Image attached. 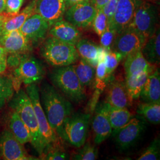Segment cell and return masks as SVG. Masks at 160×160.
<instances>
[{"mask_svg":"<svg viewBox=\"0 0 160 160\" xmlns=\"http://www.w3.org/2000/svg\"><path fill=\"white\" fill-rule=\"evenodd\" d=\"M137 113L149 122L158 125L160 123V103H145L138 104Z\"/></svg>","mask_w":160,"mask_h":160,"instance_id":"f1b7e54d","label":"cell"},{"mask_svg":"<svg viewBox=\"0 0 160 160\" xmlns=\"http://www.w3.org/2000/svg\"><path fill=\"white\" fill-rule=\"evenodd\" d=\"M51 26L38 14L29 17L19 29L32 45H36L45 39Z\"/></svg>","mask_w":160,"mask_h":160,"instance_id":"7c38bea8","label":"cell"},{"mask_svg":"<svg viewBox=\"0 0 160 160\" xmlns=\"http://www.w3.org/2000/svg\"><path fill=\"white\" fill-rule=\"evenodd\" d=\"M39 96L42 107L50 126L58 137L63 140V124L72 114L71 103L55 87L47 82L42 84Z\"/></svg>","mask_w":160,"mask_h":160,"instance_id":"6da1fadb","label":"cell"},{"mask_svg":"<svg viewBox=\"0 0 160 160\" xmlns=\"http://www.w3.org/2000/svg\"><path fill=\"white\" fill-rule=\"evenodd\" d=\"M0 155L6 160H33L10 131L6 130L0 135Z\"/></svg>","mask_w":160,"mask_h":160,"instance_id":"4fadbf2b","label":"cell"},{"mask_svg":"<svg viewBox=\"0 0 160 160\" xmlns=\"http://www.w3.org/2000/svg\"><path fill=\"white\" fill-rule=\"evenodd\" d=\"M9 106L19 115L31 135L32 146L41 155L44 148L42 141L40 131L32 102L27 92L22 89L18 90L9 101Z\"/></svg>","mask_w":160,"mask_h":160,"instance_id":"7a4b0ae2","label":"cell"},{"mask_svg":"<svg viewBox=\"0 0 160 160\" xmlns=\"http://www.w3.org/2000/svg\"><path fill=\"white\" fill-rule=\"evenodd\" d=\"M118 1L119 0H109L102 8L104 13L107 17L108 25L112 23L113 20Z\"/></svg>","mask_w":160,"mask_h":160,"instance_id":"74e56055","label":"cell"},{"mask_svg":"<svg viewBox=\"0 0 160 160\" xmlns=\"http://www.w3.org/2000/svg\"><path fill=\"white\" fill-rule=\"evenodd\" d=\"M146 41L141 34L129 26L117 34L112 51L119 53L125 59L132 53L141 51Z\"/></svg>","mask_w":160,"mask_h":160,"instance_id":"30bf717a","label":"cell"},{"mask_svg":"<svg viewBox=\"0 0 160 160\" xmlns=\"http://www.w3.org/2000/svg\"><path fill=\"white\" fill-rule=\"evenodd\" d=\"M0 45L11 54H28L32 49V45L20 30L0 33Z\"/></svg>","mask_w":160,"mask_h":160,"instance_id":"2e32d148","label":"cell"},{"mask_svg":"<svg viewBox=\"0 0 160 160\" xmlns=\"http://www.w3.org/2000/svg\"><path fill=\"white\" fill-rule=\"evenodd\" d=\"M48 33L49 36L73 45H75L82 35L79 29L63 19L54 23Z\"/></svg>","mask_w":160,"mask_h":160,"instance_id":"ac0fdd59","label":"cell"},{"mask_svg":"<svg viewBox=\"0 0 160 160\" xmlns=\"http://www.w3.org/2000/svg\"><path fill=\"white\" fill-rule=\"evenodd\" d=\"M24 0H7L6 4V12L11 14L18 13L23 4Z\"/></svg>","mask_w":160,"mask_h":160,"instance_id":"f35d334b","label":"cell"},{"mask_svg":"<svg viewBox=\"0 0 160 160\" xmlns=\"http://www.w3.org/2000/svg\"><path fill=\"white\" fill-rule=\"evenodd\" d=\"M144 58L149 63L156 65L160 63V29L157 28L152 36L145 42L141 49Z\"/></svg>","mask_w":160,"mask_h":160,"instance_id":"603a6c76","label":"cell"},{"mask_svg":"<svg viewBox=\"0 0 160 160\" xmlns=\"http://www.w3.org/2000/svg\"><path fill=\"white\" fill-rule=\"evenodd\" d=\"M91 114L84 113L71 114L63 124V140L76 148L86 143Z\"/></svg>","mask_w":160,"mask_h":160,"instance_id":"52a82bcc","label":"cell"},{"mask_svg":"<svg viewBox=\"0 0 160 160\" xmlns=\"http://www.w3.org/2000/svg\"><path fill=\"white\" fill-rule=\"evenodd\" d=\"M124 68L126 77L136 75L144 72H152L155 69V65L147 61L141 51L135 52L128 55L125 58Z\"/></svg>","mask_w":160,"mask_h":160,"instance_id":"ffe728a7","label":"cell"},{"mask_svg":"<svg viewBox=\"0 0 160 160\" xmlns=\"http://www.w3.org/2000/svg\"><path fill=\"white\" fill-rule=\"evenodd\" d=\"M35 0H32L22 12L8 18L0 27V33L19 30L25 21L34 14Z\"/></svg>","mask_w":160,"mask_h":160,"instance_id":"7402d4cb","label":"cell"},{"mask_svg":"<svg viewBox=\"0 0 160 160\" xmlns=\"http://www.w3.org/2000/svg\"><path fill=\"white\" fill-rule=\"evenodd\" d=\"M66 9L65 0H35L34 14H39L51 27L63 19Z\"/></svg>","mask_w":160,"mask_h":160,"instance_id":"5bb4252c","label":"cell"},{"mask_svg":"<svg viewBox=\"0 0 160 160\" xmlns=\"http://www.w3.org/2000/svg\"><path fill=\"white\" fill-rule=\"evenodd\" d=\"M157 7L147 0H138L134 16L129 26L147 40L157 29Z\"/></svg>","mask_w":160,"mask_h":160,"instance_id":"5b68a950","label":"cell"},{"mask_svg":"<svg viewBox=\"0 0 160 160\" xmlns=\"http://www.w3.org/2000/svg\"><path fill=\"white\" fill-rule=\"evenodd\" d=\"M108 19L102 8H98L94 20L92 23V26L95 33L100 36L108 28Z\"/></svg>","mask_w":160,"mask_h":160,"instance_id":"d6a6232c","label":"cell"},{"mask_svg":"<svg viewBox=\"0 0 160 160\" xmlns=\"http://www.w3.org/2000/svg\"><path fill=\"white\" fill-rule=\"evenodd\" d=\"M15 15V14H11L9 13H7L6 12H3L0 13V27L2 26V24L4 23V22L7 20L8 18L12 17V16Z\"/></svg>","mask_w":160,"mask_h":160,"instance_id":"7bdbcfd3","label":"cell"},{"mask_svg":"<svg viewBox=\"0 0 160 160\" xmlns=\"http://www.w3.org/2000/svg\"><path fill=\"white\" fill-rule=\"evenodd\" d=\"M95 81L96 87L100 90H103L106 85V81L110 76L108 74L107 68L104 62H99L96 67Z\"/></svg>","mask_w":160,"mask_h":160,"instance_id":"d590c367","label":"cell"},{"mask_svg":"<svg viewBox=\"0 0 160 160\" xmlns=\"http://www.w3.org/2000/svg\"><path fill=\"white\" fill-rule=\"evenodd\" d=\"M107 108L109 121L113 131H116L122 126H124L133 118V114L127 108L112 107L108 103Z\"/></svg>","mask_w":160,"mask_h":160,"instance_id":"4316f807","label":"cell"},{"mask_svg":"<svg viewBox=\"0 0 160 160\" xmlns=\"http://www.w3.org/2000/svg\"><path fill=\"white\" fill-rule=\"evenodd\" d=\"M9 126L10 131L22 144L31 142L32 138L29 129L14 110L10 114Z\"/></svg>","mask_w":160,"mask_h":160,"instance_id":"cb8c5ba5","label":"cell"},{"mask_svg":"<svg viewBox=\"0 0 160 160\" xmlns=\"http://www.w3.org/2000/svg\"><path fill=\"white\" fill-rule=\"evenodd\" d=\"M142 119L133 118L126 125L112 132L117 147L121 150H126L137 143L146 128Z\"/></svg>","mask_w":160,"mask_h":160,"instance_id":"ba28073f","label":"cell"},{"mask_svg":"<svg viewBox=\"0 0 160 160\" xmlns=\"http://www.w3.org/2000/svg\"><path fill=\"white\" fill-rule=\"evenodd\" d=\"M14 85L12 79L0 75V108L5 106L14 95Z\"/></svg>","mask_w":160,"mask_h":160,"instance_id":"f546056e","label":"cell"},{"mask_svg":"<svg viewBox=\"0 0 160 160\" xmlns=\"http://www.w3.org/2000/svg\"><path fill=\"white\" fill-rule=\"evenodd\" d=\"M26 92L30 98L34 109L44 151L47 148L52 145L59 143V139H61L52 129L46 118V115L40 103L39 88L37 84L34 83L28 85Z\"/></svg>","mask_w":160,"mask_h":160,"instance_id":"8992f818","label":"cell"},{"mask_svg":"<svg viewBox=\"0 0 160 160\" xmlns=\"http://www.w3.org/2000/svg\"><path fill=\"white\" fill-rule=\"evenodd\" d=\"M75 71L81 86L86 89L93 84L95 80L96 69L83 59L74 65Z\"/></svg>","mask_w":160,"mask_h":160,"instance_id":"83f0119b","label":"cell"},{"mask_svg":"<svg viewBox=\"0 0 160 160\" xmlns=\"http://www.w3.org/2000/svg\"><path fill=\"white\" fill-rule=\"evenodd\" d=\"M139 97L145 103H160V69L155 68L149 74Z\"/></svg>","mask_w":160,"mask_h":160,"instance_id":"44dd1931","label":"cell"},{"mask_svg":"<svg viewBox=\"0 0 160 160\" xmlns=\"http://www.w3.org/2000/svg\"><path fill=\"white\" fill-rule=\"evenodd\" d=\"M124 58L122 55L117 52L108 51L104 59V63L107 68V72L110 76L118 67L120 62Z\"/></svg>","mask_w":160,"mask_h":160,"instance_id":"e575fe53","label":"cell"},{"mask_svg":"<svg viewBox=\"0 0 160 160\" xmlns=\"http://www.w3.org/2000/svg\"><path fill=\"white\" fill-rule=\"evenodd\" d=\"M82 147V148L80 149L72 156V160H94L97 159L98 153L95 146L88 143L84 144Z\"/></svg>","mask_w":160,"mask_h":160,"instance_id":"1f68e13d","label":"cell"},{"mask_svg":"<svg viewBox=\"0 0 160 160\" xmlns=\"http://www.w3.org/2000/svg\"><path fill=\"white\" fill-rule=\"evenodd\" d=\"M96 11L90 0H86L67 8L63 17L77 28L87 29L92 26Z\"/></svg>","mask_w":160,"mask_h":160,"instance_id":"9c48e42d","label":"cell"},{"mask_svg":"<svg viewBox=\"0 0 160 160\" xmlns=\"http://www.w3.org/2000/svg\"><path fill=\"white\" fill-rule=\"evenodd\" d=\"M106 103L112 107L117 108H127L132 105L125 82L114 80L109 84Z\"/></svg>","mask_w":160,"mask_h":160,"instance_id":"d6986e66","label":"cell"},{"mask_svg":"<svg viewBox=\"0 0 160 160\" xmlns=\"http://www.w3.org/2000/svg\"><path fill=\"white\" fill-rule=\"evenodd\" d=\"M14 74L19 81L26 85L36 83L42 80L45 71L42 64L36 58L23 55Z\"/></svg>","mask_w":160,"mask_h":160,"instance_id":"8fae6325","label":"cell"},{"mask_svg":"<svg viewBox=\"0 0 160 160\" xmlns=\"http://www.w3.org/2000/svg\"><path fill=\"white\" fill-rule=\"evenodd\" d=\"M109 0H90V2L96 7V9L102 8Z\"/></svg>","mask_w":160,"mask_h":160,"instance_id":"60d3db41","label":"cell"},{"mask_svg":"<svg viewBox=\"0 0 160 160\" xmlns=\"http://www.w3.org/2000/svg\"><path fill=\"white\" fill-rule=\"evenodd\" d=\"M150 73L151 72H144L136 75L126 77L125 86L132 103L133 100L139 98L143 85Z\"/></svg>","mask_w":160,"mask_h":160,"instance_id":"484cf974","label":"cell"},{"mask_svg":"<svg viewBox=\"0 0 160 160\" xmlns=\"http://www.w3.org/2000/svg\"><path fill=\"white\" fill-rule=\"evenodd\" d=\"M86 0H65V4H66V8H68L71 6H73L75 4L79 3L81 2L84 1Z\"/></svg>","mask_w":160,"mask_h":160,"instance_id":"ee69618b","label":"cell"},{"mask_svg":"<svg viewBox=\"0 0 160 160\" xmlns=\"http://www.w3.org/2000/svg\"><path fill=\"white\" fill-rule=\"evenodd\" d=\"M118 34L116 30L111 26H108L107 29L100 36V44L108 51H111L114 39Z\"/></svg>","mask_w":160,"mask_h":160,"instance_id":"8d00e7d4","label":"cell"},{"mask_svg":"<svg viewBox=\"0 0 160 160\" xmlns=\"http://www.w3.org/2000/svg\"><path fill=\"white\" fill-rule=\"evenodd\" d=\"M50 78L54 86L71 101L79 103L86 99V89L81 85L74 65L56 67L52 71Z\"/></svg>","mask_w":160,"mask_h":160,"instance_id":"277c9868","label":"cell"},{"mask_svg":"<svg viewBox=\"0 0 160 160\" xmlns=\"http://www.w3.org/2000/svg\"><path fill=\"white\" fill-rule=\"evenodd\" d=\"M160 142L158 138L150 143L147 149L138 158V160H160Z\"/></svg>","mask_w":160,"mask_h":160,"instance_id":"836d02e7","label":"cell"},{"mask_svg":"<svg viewBox=\"0 0 160 160\" xmlns=\"http://www.w3.org/2000/svg\"><path fill=\"white\" fill-rule=\"evenodd\" d=\"M75 46L80 57L96 68L98 63L97 55L99 46L91 40L81 38Z\"/></svg>","mask_w":160,"mask_h":160,"instance_id":"d4e9b609","label":"cell"},{"mask_svg":"<svg viewBox=\"0 0 160 160\" xmlns=\"http://www.w3.org/2000/svg\"><path fill=\"white\" fill-rule=\"evenodd\" d=\"M42 160H69L70 157L61 147L59 143L53 145L47 148L40 155Z\"/></svg>","mask_w":160,"mask_h":160,"instance_id":"4dcf8cb0","label":"cell"},{"mask_svg":"<svg viewBox=\"0 0 160 160\" xmlns=\"http://www.w3.org/2000/svg\"><path fill=\"white\" fill-rule=\"evenodd\" d=\"M137 1H118L113 20L112 23L108 25L114 28L118 34L130 25L134 16Z\"/></svg>","mask_w":160,"mask_h":160,"instance_id":"e0dca14e","label":"cell"},{"mask_svg":"<svg viewBox=\"0 0 160 160\" xmlns=\"http://www.w3.org/2000/svg\"><path fill=\"white\" fill-rule=\"evenodd\" d=\"M7 0H0V13L5 11Z\"/></svg>","mask_w":160,"mask_h":160,"instance_id":"f6af8a7d","label":"cell"},{"mask_svg":"<svg viewBox=\"0 0 160 160\" xmlns=\"http://www.w3.org/2000/svg\"><path fill=\"white\" fill-rule=\"evenodd\" d=\"M108 51L103 48L102 46H99L98 49V55H97V59L98 62H103L104 61V59L106 57V55L108 53Z\"/></svg>","mask_w":160,"mask_h":160,"instance_id":"ab89813d","label":"cell"},{"mask_svg":"<svg viewBox=\"0 0 160 160\" xmlns=\"http://www.w3.org/2000/svg\"><path fill=\"white\" fill-rule=\"evenodd\" d=\"M92 125L96 144H101L112 134L113 129L109 121L106 102L98 106L92 119Z\"/></svg>","mask_w":160,"mask_h":160,"instance_id":"9a60e30c","label":"cell"},{"mask_svg":"<svg viewBox=\"0 0 160 160\" xmlns=\"http://www.w3.org/2000/svg\"><path fill=\"white\" fill-rule=\"evenodd\" d=\"M7 67V55L0 57V74L6 71Z\"/></svg>","mask_w":160,"mask_h":160,"instance_id":"b9f144b4","label":"cell"},{"mask_svg":"<svg viewBox=\"0 0 160 160\" xmlns=\"http://www.w3.org/2000/svg\"><path fill=\"white\" fill-rule=\"evenodd\" d=\"M7 53H8L6 52L5 49H4L2 46H1L0 45V57L4 56V55H7Z\"/></svg>","mask_w":160,"mask_h":160,"instance_id":"bcb514c9","label":"cell"},{"mask_svg":"<svg viewBox=\"0 0 160 160\" xmlns=\"http://www.w3.org/2000/svg\"><path fill=\"white\" fill-rule=\"evenodd\" d=\"M40 54L48 63L55 67L72 65L80 58L75 45L51 36L43 41L40 48Z\"/></svg>","mask_w":160,"mask_h":160,"instance_id":"3957f363","label":"cell"}]
</instances>
